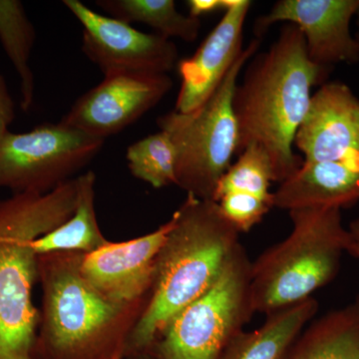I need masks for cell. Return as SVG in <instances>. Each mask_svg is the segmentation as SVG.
<instances>
[{
	"mask_svg": "<svg viewBox=\"0 0 359 359\" xmlns=\"http://www.w3.org/2000/svg\"><path fill=\"white\" fill-rule=\"evenodd\" d=\"M332 69L311 62L299 28L283 25L268 50L250 60L236 88L238 155L256 144L268 153L275 182L292 176L304 163L294 154V139L308 112L311 89L325 84Z\"/></svg>",
	"mask_w": 359,
	"mask_h": 359,
	"instance_id": "1",
	"label": "cell"
},
{
	"mask_svg": "<svg viewBox=\"0 0 359 359\" xmlns=\"http://www.w3.org/2000/svg\"><path fill=\"white\" fill-rule=\"evenodd\" d=\"M83 255L37 256L42 302L33 359H127L130 337L151 294L132 304L106 299L82 275Z\"/></svg>",
	"mask_w": 359,
	"mask_h": 359,
	"instance_id": "2",
	"label": "cell"
},
{
	"mask_svg": "<svg viewBox=\"0 0 359 359\" xmlns=\"http://www.w3.org/2000/svg\"><path fill=\"white\" fill-rule=\"evenodd\" d=\"M156 259L147 308L130 337L127 358L148 353L165 325L214 285L240 243L218 203L187 195Z\"/></svg>",
	"mask_w": 359,
	"mask_h": 359,
	"instance_id": "3",
	"label": "cell"
},
{
	"mask_svg": "<svg viewBox=\"0 0 359 359\" xmlns=\"http://www.w3.org/2000/svg\"><path fill=\"white\" fill-rule=\"evenodd\" d=\"M77 197L78 176L48 193L0 197V359H33L39 323L33 243L72 216Z\"/></svg>",
	"mask_w": 359,
	"mask_h": 359,
	"instance_id": "4",
	"label": "cell"
},
{
	"mask_svg": "<svg viewBox=\"0 0 359 359\" xmlns=\"http://www.w3.org/2000/svg\"><path fill=\"white\" fill-rule=\"evenodd\" d=\"M289 237L252 262L250 301L266 316L313 297L332 282L346 252L348 230L341 209L308 208L290 211Z\"/></svg>",
	"mask_w": 359,
	"mask_h": 359,
	"instance_id": "5",
	"label": "cell"
},
{
	"mask_svg": "<svg viewBox=\"0 0 359 359\" xmlns=\"http://www.w3.org/2000/svg\"><path fill=\"white\" fill-rule=\"evenodd\" d=\"M255 39L231 65L216 91L198 109L160 116L157 126L166 132L177 151L176 185L200 200L214 199L219 180L238 154V127L233 100L241 71L256 55Z\"/></svg>",
	"mask_w": 359,
	"mask_h": 359,
	"instance_id": "6",
	"label": "cell"
},
{
	"mask_svg": "<svg viewBox=\"0 0 359 359\" xmlns=\"http://www.w3.org/2000/svg\"><path fill=\"white\" fill-rule=\"evenodd\" d=\"M250 269L252 262L238 243L214 285L165 325L148 351L151 358L219 359L254 314Z\"/></svg>",
	"mask_w": 359,
	"mask_h": 359,
	"instance_id": "7",
	"label": "cell"
},
{
	"mask_svg": "<svg viewBox=\"0 0 359 359\" xmlns=\"http://www.w3.org/2000/svg\"><path fill=\"white\" fill-rule=\"evenodd\" d=\"M104 142L60 122L44 123L25 133L9 131L0 140V189L50 192L88 166Z\"/></svg>",
	"mask_w": 359,
	"mask_h": 359,
	"instance_id": "8",
	"label": "cell"
},
{
	"mask_svg": "<svg viewBox=\"0 0 359 359\" xmlns=\"http://www.w3.org/2000/svg\"><path fill=\"white\" fill-rule=\"evenodd\" d=\"M63 4L83 26L82 51L104 77L167 74L178 65V48L171 39L139 32L124 21L95 13L79 0H65Z\"/></svg>",
	"mask_w": 359,
	"mask_h": 359,
	"instance_id": "9",
	"label": "cell"
},
{
	"mask_svg": "<svg viewBox=\"0 0 359 359\" xmlns=\"http://www.w3.org/2000/svg\"><path fill=\"white\" fill-rule=\"evenodd\" d=\"M172 87L168 74L109 75L80 96L60 123L105 140L153 109Z\"/></svg>",
	"mask_w": 359,
	"mask_h": 359,
	"instance_id": "10",
	"label": "cell"
},
{
	"mask_svg": "<svg viewBox=\"0 0 359 359\" xmlns=\"http://www.w3.org/2000/svg\"><path fill=\"white\" fill-rule=\"evenodd\" d=\"M359 0H280L255 25L261 39L269 26L292 23L299 28L311 62L334 68L339 63L359 62V43L351 33Z\"/></svg>",
	"mask_w": 359,
	"mask_h": 359,
	"instance_id": "11",
	"label": "cell"
},
{
	"mask_svg": "<svg viewBox=\"0 0 359 359\" xmlns=\"http://www.w3.org/2000/svg\"><path fill=\"white\" fill-rule=\"evenodd\" d=\"M174 218L147 235L126 241L108 242L100 249L84 254L82 275L110 301L132 304L151 294L154 282L156 259Z\"/></svg>",
	"mask_w": 359,
	"mask_h": 359,
	"instance_id": "12",
	"label": "cell"
},
{
	"mask_svg": "<svg viewBox=\"0 0 359 359\" xmlns=\"http://www.w3.org/2000/svg\"><path fill=\"white\" fill-rule=\"evenodd\" d=\"M250 0H223L224 16L191 57L177 65L181 87L175 111L190 113L202 106L223 81L243 51Z\"/></svg>",
	"mask_w": 359,
	"mask_h": 359,
	"instance_id": "13",
	"label": "cell"
},
{
	"mask_svg": "<svg viewBox=\"0 0 359 359\" xmlns=\"http://www.w3.org/2000/svg\"><path fill=\"white\" fill-rule=\"evenodd\" d=\"M294 146L304 154V163L359 154V99L346 83L327 82L313 94Z\"/></svg>",
	"mask_w": 359,
	"mask_h": 359,
	"instance_id": "14",
	"label": "cell"
},
{
	"mask_svg": "<svg viewBox=\"0 0 359 359\" xmlns=\"http://www.w3.org/2000/svg\"><path fill=\"white\" fill-rule=\"evenodd\" d=\"M359 201V154L340 161L302 163L273 193V207L342 209Z\"/></svg>",
	"mask_w": 359,
	"mask_h": 359,
	"instance_id": "15",
	"label": "cell"
},
{
	"mask_svg": "<svg viewBox=\"0 0 359 359\" xmlns=\"http://www.w3.org/2000/svg\"><path fill=\"white\" fill-rule=\"evenodd\" d=\"M318 306L313 297L268 314L257 330L236 335L219 359H283L318 313Z\"/></svg>",
	"mask_w": 359,
	"mask_h": 359,
	"instance_id": "16",
	"label": "cell"
},
{
	"mask_svg": "<svg viewBox=\"0 0 359 359\" xmlns=\"http://www.w3.org/2000/svg\"><path fill=\"white\" fill-rule=\"evenodd\" d=\"M283 359H359V295L304 328Z\"/></svg>",
	"mask_w": 359,
	"mask_h": 359,
	"instance_id": "17",
	"label": "cell"
},
{
	"mask_svg": "<svg viewBox=\"0 0 359 359\" xmlns=\"http://www.w3.org/2000/svg\"><path fill=\"white\" fill-rule=\"evenodd\" d=\"M96 175L93 171L78 176L76 209L65 224L34 241L37 256L56 252L89 254L109 241L101 231L95 209Z\"/></svg>",
	"mask_w": 359,
	"mask_h": 359,
	"instance_id": "18",
	"label": "cell"
},
{
	"mask_svg": "<svg viewBox=\"0 0 359 359\" xmlns=\"http://www.w3.org/2000/svg\"><path fill=\"white\" fill-rule=\"evenodd\" d=\"M96 6L110 18L144 23L168 39L196 41L202 27L200 18L179 13L173 0H98Z\"/></svg>",
	"mask_w": 359,
	"mask_h": 359,
	"instance_id": "19",
	"label": "cell"
},
{
	"mask_svg": "<svg viewBox=\"0 0 359 359\" xmlns=\"http://www.w3.org/2000/svg\"><path fill=\"white\" fill-rule=\"evenodd\" d=\"M34 26L22 2L0 0V42L20 79L21 109L28 111L34 100V76L29 65L34 46Z\"/></svg>",
	"mask_w": 359,
	"mask_h": 359,
	"instance_id": "20",
	"label": "cell"
},
{
	"mask_svg": "<svg viewBox=\"0 0 359 359\" xmlns=\"http://www.w3.org/2000/svg\"><path fill=\"white\" fill-rule=\"evenodd\" d=\"M128 168L135 178L155 189L176 185L177 151L164 131L149 135L127 149Z\"/></svg>",
	"mask_w": 359,
	"mask_h": 359,
	"instance_id": "21",
	"label": "cell"
},
{
	"mask_svg": "<svg viewBox=\"0 0 359 359\" xmlns=\"http://www.w3.org/2000/svg\"><path fill=\"white\" fill-rule=\"evenodd\" d=\"M271 182H275V176L268 153L261 146L250 144L219 180L212 201L218 202L222 196L231 192L271 198L273 193L269 191Z\"/></svg>",
	"mask_w": 359,
	"mask_h": 359,
	"instance_id": "22",
	"label": "cell"
},
{
	"mask_svg": "<svg viewBox=\"0 0 359 359\" xmlns=\"http://www.w3.org/2000/svg\"><path fill=\"white\" fill-rule=\"evenodd\" d=\"M217 203L224 216L240 233L252 230L273 208V197L262 198L243 192L226 194Z\"/></svg>",
	"mask_w": 359,
	"mask_h": 359,
	"instance_id": "23",
	"label": "cell"
},
{
	"mask_svg": "<svg viewBox=\"0 0 359 359\" xmlns=\"http://www.w3.org/2000/svg\"><path fill=\"white\" fill-rule=\"evenodd\" d=\"M15 118V107L6 79L0 74V140L9 132Z\"/></svg>",
	"mask_w": 359,
	"mask_h": 359,
	"instance_id": "24",
	"label": "cell"
},
{
	"mask_svg": "<svg viewBox=\"0 0 359 359\" xmlns=\"http://www.w3.org/2000/svg\"><path fill=\"white\" fill-rule=\"evenodd\" d=\"M189 15L200 18L201 16L223 11V0H189Z\"/></svg>",
	"mask_w": 359,
	"mask_h": 359,
	"instance_id": "25",
	"label": "cell"
},
{
	"mask_svg": "<svg viewBox=\"0 0 359 359\" xmlns=\"http://www.w3.org/2000/svg\"><path fill=\"white\" fill-rule=\"evenodd\" d=\"M347 230H348V242H347L346 252L359 259V218L351 221Z\"/></svg>",
	"mask_w": 359,
	"mask_h": 359,
	"instance_id": "26",
	"label": "cell"
},
{
	"mask_svg": "<svg viewBox=\"0 0 359 359\" xmlns=\"http://www.w3.org/2000/svg\"><path fill=\"white\" fill-rule=\"evenodd\" d=\"M127 359H153L150 354L147 353L133 354Z\"/></svg>",
	"mask_w": 359,
	"mask_h": 359,
	"instance_id": "27",
	"label": "cell"
},
{
	"mask_svg": "<svg viewBox=\"0 0 359 359\" xmlns=\"http://www.w3.org/2000/svg\"><path fill=\"white\" fill-rule=\"evenodd\" d=\"M355 18H356V26H358V32H356L355 36H354V37H355V39L358 40V43H359V9H358V13H356Z\"/></svg>",
	"mask_w": 359,
	"mask_h": 359,
	"instance_id": "28",
	"label": "cell"
}]
</instances>
